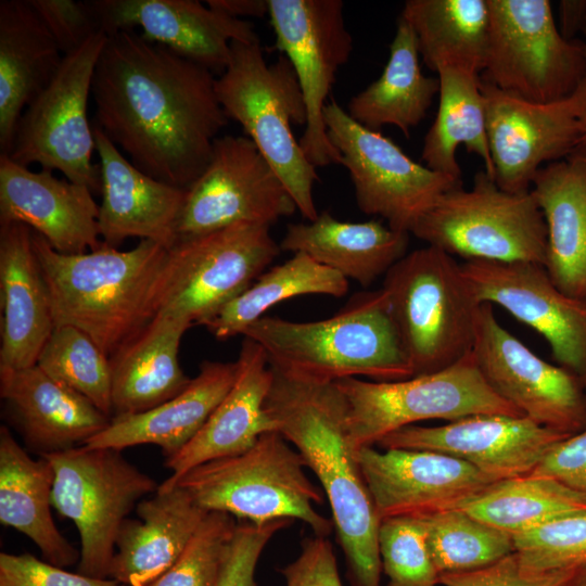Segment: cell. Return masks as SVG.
Instances as JSON below:
<instances>
[{
	"label": "cell",
	"instance_id": "cell-1",
	"mask_svg": "<svg viewBox=\"0 0 586 586\" xmlns=\"http://www.w3.org/2000/svg\"><path fill=\"white\" fill-rule=\"evenodd\" d=\"M215 82L206 67L120 30L107 36L97 63L92 123L138 169L187 190L228 123Z\"/></svg>",
	"mask_w": 586,
	"mask_h": 586
},
{
	"label": "cell",
	"instance_id": "cell-2",
	"mask_svg": "<svg viewBox=\"0 0 586 586\" xmlns=\"http://www.w3.org/2000/svg\"><path fill=\"white\" fill-rule=\"evenodd\" d=\"M271 371L265 410L319 480L351 586H381L380 520L349 440L344 395L335 382Z\"/></svg>",
	"mask_w": 586,
	"mask_h": 586
},
{
	"label": "cell",
	"instance_id": "cell-3",
	"mask_svg": "<svg viewBox=\"0 0 586 586\" xmlns=\"http://www.w3.org/2000/svg\"><path fill=\"white\" fill-rule=\"evenodd\" d=\"M33 246L54 324L80 329L109 357L155 316L153 292L168 250L160 243L66 255L33 231Z\"/></svg>",
	"mask_w": 586,
	"mask_h": 586
},
{
	"label": "cell",
	"instance_id": "cell-4",
	"mask_svg": "<svg viewBox=\"0 0 586 586\" xmlns=\"http://www.w3.org/2000/svg\"><path fill=\"white\" fill-rule=\"evenodd\" d=\"M242 335L263 348L273 370L296 379L398 381L413 377L382 288L357 293L327 319L296 322L264 316Z\"/></svg>",
	"mask_w": 586,
	"mask_h": 586
},
{
	"label": "cell",
	"instance_id": "cell-5",
	"mask_svg": "<svg viewBox=\"0 0 586 586\" xmlns=\"http://www.w3.org/2000/svg\"><path fill=\"white\" fill-rule=\"evenodd\" d=\"M216 93L228 118L238 122L275 169L302 216L315 220L313 189L319 176L292 127L307 123V109L295 72L281 54L268 63L259 39L232 41Z\"/></svg>",
	"mask_w": 586,
	"mask_h": 586
},
{
	"label": "cell",
	"instance_id": "cell-6",
	"mask_svg": "<svg viewBox=\"0 0 586 586\" xmlns=\"http://www.w3.org/2000/svg\"><path fill=\"white\" fill-rule=\"evenodd\" d=\"M382 289L413 377L472 352L482 303L454 256L430 245L407 253L385 273Z\"/></svg>",
	"mask_w": 586,
	"mask_h": 586
},
{
	"label": "cell",
	"instance_id": "cell-7",
	"mask_svg": "<svg viewBox=\"0 0 586 586\" xmlns=\"http://www.w3.org/2000/svg\"><path fill=\"white\" fill-rule=\"evenodd\" d=\"M306 463L279 431L262 434L246 450L209 460L182 474L178 485L206 511L264 524L277 519L301 520L314 535L328 537L333 522L314 504L323 492L305 473Z\"/></svg>",
	"mask_w": 586,
	"mask_h": 586
},
{
	"label": "cell",
	"instance_id": "cell-8",
	"mask_svg": "<svg viewBox=\"0 0 586 586\" xmlns=\"http://www.w3.org/2000/svg\"><path fill=\"white\" fill-rule=\"evenodd\" d=\"M410 233L464 260L546 263L547 227L532 192L504 191L484 170L470 189L442 194Z\"/></svg>",
	"mask_w": 586,
	"mask_h": 586
},
{
	"label": "cell",
	"instance_id": "cell-9",
	"mask_svg": "<svg viewBox=\"0 0 586 586\" xmlns=\"http://www.w3.org/2000/svg\"><path fill=\"white\" fill-rule=\"evenodd\" d=\"M269 228L240 222L177 241L167 250L155 283V316L202 326L279 255Z\"/></svg>",
	"mask_w": 586,
	"mask_h": 586
},
{
	"label": "cell",
	"instance_id": "cell-10",
	"mask_svg": "<svg viewBox=\"0 0 586 586\" xmlns=\"http://www.w3.org/2000/svg\"><path fill=\"white\" fill-rule=\"evenodd\" d=\"M488 39L480 79L525 101L569 99L586 74L585 41L562 36L549 0H487Z\"/></svg>",
	"mask_w": 586,
	"mask_h": 586
},
{
	"label": "cell",
	"instance_id": "cell-11",
	"mask_svg": "<svg viewBox=\"0 0 586 586\" xmlns=\"http://www.w3.org/2000/svg\"><path fill=\"white\" fill-rule=\"evenodd\" d=\"M347 404V428L355 450L425 420L455 421L480 413L522 416L485 381L472 352L437 372L398 381H335Z\"/></svg>",
	"mask_w": 586,
	"mask_h": 586
},
{
	"label": "cell",
	"instance_id": "cell-12",
	"mask_svg": "<svg viewBox=\"0 0 586 586\" xmlns=\"http://www.w3.org/2000/svg\"><path fill=\"white\" fill-rule=\"evenodd\" d=\"M41 456L54 471L52 508L79 533V573L107 578L123 522L158 485L119 449L81 445Z\"/></svg>",
	"mask_w": 586,
	"mask_h": 586
},
{
	"label": "cell",
	"instance_id": "cell-13",
	"mask_svg": "<svg viewBox=\"0 0 586 586\" xmlns=\"http://www.w3.org/2000/svg\"><path fill=\"white\" fill-rule=\"evenodd\" d=\"M107 40L101 31L64 55L51 81L23 112L7 155L28 167L59 170L72 182L100 193L99 165L92 161L95 139L88 101L98 60Z\"/></svg>",
	"mask_w": 586,
	"mask_h": 586
},
{
	"label": "cell",
	"instance_id": "cell-14",
	"mask_svg": "<svg viewBox=\"0 0 586 586\" xmlns=\"http://www.w3.org/2000/svg\"><path fill=\"white\" fill-rule=\"evenodd\" d=\"M323 122L359 209L382 217L394 230L410 233L442 194L462 187V179L428 168L380 131L355 122L334 100L326 105Z\"/></svg>",
	"mask_w": 586,
	"mask_h": 586
},
{
	"label": "cell",
	"instance_id": "cell-15",
	"mask_svg": "<svg viewBox=\"0 0 586 586\" xmlns=\"http://www.w3.org/2000/svg\"><path fill=\"white\" fill-rule=\"evenodd\" d=\"M276 48L288 58L307 109L300 145L317 168L340 164L341 156L328 138L323 110L339 69L347 63L354 40L341 0H268Z\"/></svg>",
	"mask_w": 586,
	"mask_h": 586
},
{
	"label": "cell",
	"instance_id": "cell-16",
	"mask_svg": "<svg viewBox=\"0 0 586 586\" xmlns=\"http://www.w3.org/2000/svg\"><path fill=\"white\" fill-rule=\"evenodd\" d=\"M296 209L255 143L227 135L214 141L207 166L187 189L176 237L180 241L240 222L270 227Z\"/></svg>",
	"mask_w": 586,
	"mask_h": 586
},
{
	"label": "cell",
	"instance_id": "cell-17",
	"mask_svg": "<svg viewBox=\"0 0 586 586\" xmlns=\"http://www.w3.org/2000/svg\"><path fill=\"white\" fill-rule=\"evenodd\" d=\"M472 354L488 385L523 417L569 435L586 429L581 381L505 329L489 303L479 307Z\"/></svg>",
	"mask_w": 586,
	"mask_h": 586
},
{
	"label": "cell",
	"instance_id": "cell-18",
	"mask_svg": "<svg viewBox=\"0 0 586 586\" xmlns=\"http://www.w3.org/2000/svg\"><path fill=\"white\" fill-rule=\"evenodd\" d=\"M461 268L480 303L496 304L538 332L586 391L585 300L563 293L539 264L475 259Z\"/></svg>",
	"mask_w": 586,
	"mask_h": 586
},
{
	"label": "cell",
	"instance_id": "cell-19",
	"mask_svg": "<svg viewBox=\"0 0 586 586\" xmlns=\"http://www.w3.org/2000/svg\"><path fill=\"white\" fill-rule=\"evenodd\" d=\"M379 520L461 508L497 480L443 453L373 446L357 450Z\"/></svg>",
	"mask_w": 586,
	"mask_h": 586
},
{
	"label": "cell",
	"instance_id": "cell-20",
	"mask_svg": "<svg viewBox=\"0 0 586 586\" xmlns=\"http://www.w3.org/2000/svg\"><path fill=\"white\" fill-rule=\"evenodd\" d=\"M568 436L523 416L480 413L437 426L408 425L377 445L450 455L499 481L530 474Z\"/></svg>",
	"mask_w": 586,
	"mask_h": 586
},
{
	"label": "cell",
	"instance_id": "cell-21",
	"mask_svg": "<svg viewBox=\"0 0 586 586\" xmlns=\"http://www.w3.org/2000/svg\"><path fill=\"white\" fill-rule=\"evenodd\" d=\"M481 88L493 179L504 191L528 192L542 167L566 158L581 143L569 101L533 103L482 80Z\"/></svg>",
	"mask_w": 586,
	"mask_h": 586
},
{
	"label": "cell",
	"instance_id": "cell-22",
	"mask_svg": "<svg viewBox=\"0 0 586 586\" xmlns=\"http://www.w3.org/2000/svg\"><path fill=\"white\" fill-rule=\"evenodd\" d=\"M109 36L142 30L141 37L221 74L231 56L232 41L259 39L254 25L211 9L198 0H91Z\"/></svg>",
	"mask_w": 586,
	"mask_h": 586
},
{
	"label": "cell",
	"instance_id": "cell-23",
	"mask_svg": "<svg viewBox=\"0 0 586 586\" xmlns=\"http://www.w3.org/2000/svg\"><path fill=\"white\" fill-rule=\"evenodd\" d=\"M20 222L40 234L61 254L100 249L99 205L86 187L33 171L0 154V224Z\"/></svg>",
	"mask_w": 586,
	"mask_h": 586
},
{
	"label": "cell",
	"instance_id": "cell-24",
	"mask_svg": "<svg viewBox=\"0 0 586 586\" xmlns=\"http://www.w3.org/2000/svg\"><path fill=\"white\" fill-rule=\"evenodd\" d=\"M92 126L101 178L99 233L103 245L117 249L135 237L170 249L177 241L187 190L138 169L94 123Z\"/></svg>",
	"mask_w": 586,
	"mask_h": 586
},
{
	"label": "cell",
	"instance_id": "cell-25",
	"mask_svg": "<svg viewBox=\"0 0 586 586\" xmlns=\"http://www.w3.org/2000/svg\"><path fill=\"white\" fill-rule=\"evenodd\" d=\"M237 361L233 385L203 428L179 453L166 458L170 485L192 468L209 460L233 456L250 448L269 431H278L265 410L272 371L263 348L244 337Z\"/></svg>",
	"mask_w": 586,
	"mask_h": 586
},
{
	"label": "cell",
	"instance_id": "cell-26",
	"mask_svg": "<svg viewBox=\"0 0 586 586\" xmlns=\"http://www.w3.org/2000/svg\"><path fill=\"white\" fill-rule=\"evenodd\" d=\"M0 369H24L54 329L48 289L24 224H0Z\"/></svg>",
	"mask_w": 586,
	"mask_h": 586
},
{
	"label": "cell",
	"instance_id": "cell-27",
	"mask_svg": "<svg viewBox=\"0 0 586 586\" xmlns=\"http://www.w3.org/2000/svg\"><path fill=\"white\" fill-rule=\"evenodd\" d=\"M0 395L25 443L38 456L81 446L112 419L37 365L0 369Z\"/></svg>",
	"mask_w": 586,
	"mask_h": 586
},
{
	"label": "cell",
	"instance_id": "cell-28",
	"mask_svg": "<svg viewBox=\"0 0 586 586\" xmlns=\"http://www.w3.org/2000/svg\"><path fill=\"white\" fill-rule=\"evenodd\" d=\"M118 532L109 577L126 586H150L179 558L208 513L182 487L158 486L136 507Z\"/></svg>",
	"mask_w": 586,
	"mask_h": 586
},
{
	"label": "cell",
	"instance_id": "cell-29",
	"mask_svg": "<svg viewBox=\"0 0 586 586\" xmlns=\"http://www.w3.org/2000/svg\"><path fill=\"white\" fill-rule=\"evenodd\" d=\"M237 361L204 360L198 375L175 397L133 415L114 416L87 447L124 448L156 445L165 458L179 453L203 428L234 383Z\"/></svg>",
	"mask_w": 586,
	"mask_h": 586
},
{
	"label": "cell",
	"instance_id": "cell-30",
	"mask_svg": "<svg viewBox=\"0 0 586 586\" xmlns=\"http://www.w3.org/2000/svg\"><path fill=\"white\" fill-rule=\"evenodd\" d=\"M531 192L547 227L545 269L563 293L586 301V157L575 150L545 165Z\"/></svg>",
	"mask_w": 586,
	"mask_h": 586
},
{
	"label": "cell",
	"instance_id": "cell-31",
	"mask_svg": "<svg viewBox=\"0 0 586 586\" xmlns=\"http://www.w3.org/2000/svg\"><path fill=\"white\" fill-rule=\"evenodd\" d=\"M63 58L29 0L0 1V154L9 152L23 112Z\"/></svg>",
	"mask_w": 586,
	"mask_h": 586
},
{
	"label": "cell",
	"instance_id": "cell-32",
	"mask_svg": "<svg viewBox=\"0 0 586 586\" xmlns=\"http://www.w3.org/2000/svg\"><path fill=\"white\" fill-rule=\"evenodd\" d=\"M191 327L156 315L110 356L113 417L150 410L186 388L191 379L180 366L179 347Z\"/></svg>",
	"mask_w": 586,
	"mask_h": 586
},
{
	"label": "cell",
	"instance_id": "cell-33",
	"mask_svg": "<svg viewBox=\"0 0 586 586\" xmlns=\"http://www.w3.org/2000/svg\"><path fill=\"white\" fill-rule=\"evenodd\" d=\"M408 244V232L379 220L342 221L322 212L307 224H290L279 245L367 288L407 254Z\"/></svg>",
	"mask_w": 586,
	"mask_h": 586
},
{
	"label": "cell",
	"instance_id": "cell-34",
	"mask_svg": "<svg viewBox=\"0 0 586 586\" xmlns=\"http://www.w3.org/2000/svg\"><path fill=\"white\" fill-rule=\"evenodd\" d=\"M54 471L50 461L31 458L10 430L0 428V522L28 537L44 560L65 568L80 558L51 514Z\"/></svg>",
	"mask_w": 586,
	"mask_h": 586
},
{
	"label": "cell",
	"instance_id": "cell-35",
	"mask_svg": "<svg viewBox=\"0 0 586 586\" xmlns=\"http://www.w3.org/2000/svg\"><path fill=\"white\" fill-rule=\"evenodd\" d=\"M419 56L417 37L399 16L382 74L351 99L348 115L371 130L380 131L388 125L409 137L440 91L438 78L422 74Z\"/></svg>",
	"mask_w": 586,
	"mask_h": 586
},
{
	"label": "cell",
	"instance_id": "cell-36",
	"mask_svg": "<svg viewBox=\"0 0 586 586\" xmlns=\"http://www.w3.org/2000/svg\"><path fill=\"white\" fill-rule=\"evenodd\" d=\"M438 107L422 148L424 165L437 173L461 179L456 152L463 145L482 158L484 171L494 178L487 140L485 99L480 75L456 67H441Z\"/></svg>",
	"mask_w": 586,
	"mask_h": 586
},
{
	"label": "cell",
	"instance_id": "cell-37",
	"mask_svg": "<svg viewBox=\"0 0 586 586\" xmlns=\"http://www.w3.org/2000/svg\"><path fill=\"white\" fill-rule=\"evenodd\" d=\"M400 16L411 26L428 68L482 73L489 27L487 0H408Z\"/></svg>",
	"mask_w": 586,
	"mask_h": 586
},
{
	"label": "cell",
	"instance_id": "cell-38",
	"mask_svg": "<svg viewBox=\"0 0 586 586\" xmlns=\"http://www.w3.org/2000/svg\"><path fill=\"white\" fill-rule=\"evenodd\" d=\"M348 280L305 253H294L285 263L263 272L243 293L224 305L204 326L216 339L227 340L289 298L323 294L341 297Z\"/></svg>",
	"mask_w": 586,
	"mask_h": 586
},
{
	"label": "cell",
	"instance_id": "cell-39",
	"mask_svg": "<svg viewBox=\"0 0 586 586\" xmlns=\"http://www.w3.org/2000/svg\"><path fill=\"white\" fill-rule=\"evenodd\" d=\"M460 509L513 536L586 511V497L552 479L527 474L493 483Z\"/></svg>",
	"mask_w": 586,
	"mask_h": 586
},
{
	"label": "cell",
	"instance_id": "cell-40",
	"mask_svg": "<svg viewBox=\"0 0 586 586\" xmlns=\"http://www.w3.org/2000/svg\"><path fill=\"white\" fill-rule=\"evenodd\" d=\"M438 575L487 566L514 552L510 534L460 508L420 517Z\"/></svg>",
	"mask_w": 586,
	"mask_h": 586
},
{
	"label": "cell",
	"instance_id": "cell-41",
	"mask_svg": "<svg viewBox=\"0 0 586 586\" xmlns=\"http://www.w3.org/2000/svg\"><path fill=\"white\" fill-rule=\"evenodd\" d=\"M36 365L113 417L110 357L87 333L69 324L55 326Z\"/></svg>",
	"mask_w": 586,
	"mask_h": 586
},
{
	"label": "cell",
	"instance_id": "cell-42",
	"mask_svg": "<svg viewBox=\"0 0 586 586\" xmlns=\"http://www.w3.org/2000/svg\"><path fill=\"white\" fill-rule=\"evenodd\" d=\"M382 573L386 586H437L440 575L428 546L420 517H393L380 521L378 532Z\"/></svg>",
	"mask_w": 586,
	"mask_h": 586
},
{
	"label": "cell",
	"instance_id": "cell-43",
	"mask_svg": "<svg viewBox=\"0 0 586 586\" xmlns=\"http://www.w3.org/2000/svg\"><path fill=\"white\" fill-rule=\"evenodd\" d=\"M521 564L532 571L586 565V511L557 518L512 536Z\"/></svg>",
	"mask_w": 586,
	"mask_h": 586
},
{
	"label": "cell",
	"instance_id": "cell-44",
	"mask_svg": "<svg viewBox=\"0 0 586 586\" xmlns=\"http://www.w3.org/2000/svg\"><path fill=\"white\" fill-rule=\"evenodd\" d=\"M237 524L229 513L209 511L176 562L150 586H217Z\"/></svg>",
	"mask_w": 586,
	"mask_h": 586
},
{
	"label": "cell",
	"instance_id": "cell-45",
	"mask_svg": "<svg viewBox=\"0 0 586 586\" xmlns=\"http://www.w3.org/2000/svg\"><path fill=\"white\" fill-rule=\"evenodd\" d=\"M293 520L277 519L264 524L238 523L227 546L217 586H257L255 570L272 536Z\"/></svg>",
	"mask_w": 586,
	"mask_h": 586
},
{
	"label": "cell",
	"instance_id": "cell-46",
	"mask_svg": "<svg viewBox=\"0 0 586 586\" xmlns=\"http://www.w3.org/2000/svg\"><path fill=\"white\" fill-rule=\"evenodd\" d=\"M29 3L63 55L74 53L103 31L91 0H29Z\"/></svg>",
	"mask_w": 586,
	"mask_h": 586
},
{
	"label": "cell",
	"instance_id": "cell-47",
	"mask_svg": "<svg viewBox=\"0 0 586 586\" xmlns=\"http://www.w3.org/2000/svg\"><path fill=\"white\" fill-rule=\"evenodd\" d=\"M578 568L532 571L524 568L517 553L512 552L477 570L441 575L438 584L443 586H566Z\"/></svg>",
	"mask_w": 586,
	"mask_h": 586
},
{
	"label": "cell",
	"instance_id": "cell-48",
	"mask_svg": "<svg viewBox=\"0 0 586 586\" xmlns=\"http://www.w3.org/2000/svg\"><path fill=\"white\" fill-rule=\"evenodd\" d=\"M0 586H126L114 579L72 573L29 553L0 555Z\"/></svg>",
	"mask_w": 586,
	"mask_h": 586
},
{
	"label": "cell",
	"instance_id": "cell-49",
	"mask_svg": "<svg viewBox=\"0 0 586 586\" xmlns=\"http://www.w3.org/2000/svg\"><path fill=\"white\" fill-rule=\"evenodd\" d=\"M280 573L286 586H342L333 546L323 536L305 538L298 557Z\"/></svg>",
	"mask_w": 586,
	"mask_h": 586
},
{
	"label": "cell",
	"instance_id": "cell-50",
	"mask_svg": "<svg viewBox=\"0 0 586 586\" xmlns=\"http://www.w3.org/2000/svg\"><path fill=\"white\" fill-rule=\"evenodd\" d=\"M530 474L552 479L586 497V429L553 445Z\"/></svg>",
	"mask_w": 586,
	"mask_h": 586
},
{
	"label": "cell",
	"instance_id": "cell-51",
	"mask_svg": "<svg viewBox=\"0 0 586 586\" xmlns=\"http://www.w3.org/2000/svg\"><path fill=\"white\" fill-rule=\"evenodd\" d=\"M559 30L569 40L586 27V0H561L558 5Z\"/></svg>",
	"mask_w": 586,
	"mask_h": 586
},
{
	"label": "cell",
	"instance_id": "cell-52",
	"mask_svg": "<svg viewBox=\"0 0 586 586\" xmlns=\"http://www.w3.org/2000/svg\"><path fill=\"white\" fill-rule=\"evenodd\" d=\"M205 3L234 18L264 17L268 14V0H206Z\"/></svg>",
	"mask_w": 586,
	"mask_h": 586
},
{
	"label": "cell",
	"instance_id": "cell-53",
	"mask_svg": "<svg viewBox=\"0 0 586 586\" xmlns=\"http://www.w3.org/2000/svg\"><path fill=\"white\" fill-rule=\"evenodd\" d=\"M583 35L586 44V27L583 31ZM568 101L581 132L579 145H586V74L574 93L568 99Z\"/></svg>",
	"mask_w": 586,
	"mask_h": 586
},
{
	"label": "cell",
	"instance_id": "cell-54",
	"mask_svg": "<svg viewBox=\"0 0 586 586\" xmlns=\"http://www.w3.org/2000/svg\"><path fill=\"white\" fill-rule=\"evenodd\" d=\"M566 586H586V565L578 568Z\"/></svg>",
	"mask_w": 586,
	"mask_h": 586
},
{
	"label": "cell",
	"instance_id": "cell-55",
	"mask_svg": "<svg viewBox=\"0 0 586 586\" xmlns=\"http://www.w3.org/2000/svg\"><path fill=\"white\" fill-rule=\"evenodd\" d=\"M576 151L586 157V145H579Z\"/></svg>",
	"mask_w": 586,
	"mask_h": 586
}]
</instances>
